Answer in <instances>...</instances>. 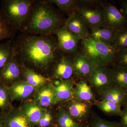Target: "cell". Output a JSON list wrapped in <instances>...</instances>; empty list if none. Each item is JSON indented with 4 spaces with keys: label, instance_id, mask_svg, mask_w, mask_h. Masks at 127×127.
Instances as JSON below:
<instances>
[{
    "label": "cell",
    "instance_id": "obj_7",
    "mask_svg": "<svg viewBox=\"0 0 127 127\" xmlns=\"http://www.w3.org/2000/svg\"><path fill=\"white\" fill-rule=\"evenodd\" d=\"M93 105L92 103L73 98L67 102L65 109L76 122L81 124L88 122Z\"/></svg>",
    "mask_w": 127,
    "mask_h": 127
},
{
    "label": "cell",
    "instance_id": "obj_36",
    "mask_svg": "<svg viewBox=\"0 0 127 127\" xmlns=\"http://www.w3.org/2000/svg\"><path fill=\"white\" fill-rule=\"evenodd\" d=\"M0 127H5L1 112L0 113Z\"/></svg>",
    "mask_w": 127,
    "mask_h": 127
},
{
    "label": "cell",
    "instance_id": "obj_39",
    "mask_svg": "<svg viewBox=\"0 0 127 127\" xmlns=\"http://www.w3.org/2000/svg\"><path fill=\"white\" fill-rule=\"evenodd\" d=\"M57 127V126L56 127H54V126H52V127Z\"/></svg>",
    "mask_w": 127,
    "mask_h": 127
},
{
    "label": "cell",
    "instance_id": "obj_27",
    "mask_svg": "<svg viewBox=\"0 0 127 127\" xmlns=\"http://www.w3.org/2000/svg\"><path fill=\"white\" fill-rule=\"evenodd\" d=\"M16 31L8 24L2 10L0 8V41L14 39Z\"/></svg>",
    "mask_w": 127,
    "mask_h": 127
},
{
    "label": "cell",
    "instance_id": "obj_29",
    "mask_svg": "<svg viewBox=\"0 0 127 127\" xmlns=\"http://www.w3.org/2000/svg\"><path fill=\"white\" fill-rule=\"evenodd\" d=\"M52 4H55L62 11L69 13L76 10L79 6L78 1L76 0H48Z\"/></svg>",
    "mask_w": 127,
    "mask_h": 127
},
{
    "label": "cell",
    "instance_id": "obj_34",
    "mask_svg": "<svg viewBox=\"0 0 127 127\" xmlns=\"http://www.w3.org/2000/svg\"><path fill=\"white\" fill-rule=\"evenodd\" d=\"M120 122L118 123L119 127H127V104L123 107L122 113L120 116Z\"/></svg>",
    "mask_w": 127,
    "mask_h": 127
},
{
    "label": "cell",
    "instance_id": "obj_6",
    "mask_svg": "<svg viewBox=\"0 0 127 127\" xmlns=\"http://www.w3.org/2000/svg\"><path fill=\"white\" fill-rule=\"evenodd\" d=\"M56 37L58 45L60 51L65 54L75 55L77 51L78 43L81 38L72 34L64 25L53 32Z\"/></svg>",
    "mask_w": 127,
    "mask_h": 127
},
{
    "label": "cell",
    "instance_id": "obj_11",
    "mask_svg": "<svg viewBox=\"0 0 127 127\" xmlns=\"http://www.w3.org/2000/svg\"><path fill=\"white\" fill-rule=\"evenodd\" d=\"M64 26L72 34L83 40L89 37V29L83 18L76 10L69 13Z\"/></svg>",
    "mask_w": 127,
    "mask_h": 127
},
{
    "label": "cell",
    "instance_id": "obj_35",
    "mask_svg": "<svg viewBox=\"0 0 127 127\" xmlns=\"http://www.w3.org/2000/svg\"><path fill=\"white\" fill-rule=\"evenodd\" d=\"M122 12L127 22V0L123 1L122 4Z\"/></svg>",
    "mask_w": 127,
    "mask_h": 127
},
{
    "label": "cell",
    "instance_id": "obj_16",
    "mask_svg": "<svg viewBox=\"0 0 127 127\" xmlns=\"http://www.w3.org/2000/svg\"><path fill=\"white\" fill-rule=\"evenodd\" d=\"M73 98L89 102L94 105L97 101L94 94L93 90L86 78H81L74 88Z\"/></svg>",
    "mask_w": 127,
    "mask_h": 127
},
{
    "label": "cell",
    "instance_id": "obj_33",
    "mask_svg": "<svg viewBox=\"0 0 127 127\" xmlns=\"http://www.w3.org/2000/svg\"><path fill=\"white\" fill-rule=\"evenodd\" d=\"M53 117L51 114L48 112H45L39 120L38 125L39 127H47L52 122Z\"/></svg>",
    "mask_w": 127,
    "mask_h": 127
},
{
    "label": "cell",
    "instance_id": "obj_21",
    "mask_svg": "<svg viewBox=\"0 0 127 127\" xmlns=\"http://www.w3.org/2000/svg\"><path fill=\"white\" fill-rule=\"evenodd\" d=\"M90 30L89 37L104 44L112 46L116 31L106 26Z\"/></svg>",
    "mask_w": 127,
    "mask_h": 127
},
{
    "label": "cell",
    "instance_id": "obj_8",
    "mask_svg": "<svg viewBox=\"0 0 127 127\" xmlns=\"http://www.w3.org/2000/svg\"><path fill=\"white\" fill-rule=\"evenodd\" d=\"M76 76L72 58L70 55L62 53L53 66L52 77L58 80L72 81Z\"/></svg>",
    "mask_w": 127,
    "mask_h": 127
},
{
    "label": "cell",
    "instance_id": "obj_3",
    "mask_svg": "<svg viewBox=\"0 0 127 127\" xmlns=\"http://www.w3.org/2000/svg\"><path fill=\"white\" fill-rule=\"evenodd\" d=\"M32 0H2L1 9L7 22L16 31H21L34 5Z\"/></svg>",
    "mask_w": 127,
    "mask_h": 127
},
{
    "label": "cell",
    "instance_id": "obj_30",
    "mask_svg": "<svg viewBox=\"0 0 127 127\" xmlns=\"http://www.w3.org/2000/svg\"><path fill=\"white\" fill-rule=\"evenodd\" d=\"M88 122L90 127H119L118 123L103 119L92 111Z\"/></svg>",
    "mask_w": 127,
    "mask_h": 127
},
{
    "label": "cell",
    "instance_id": "obj_9",
    "mask_svg": "<svg viewBox=\"0 0 127 127\" xmlns=\"http://www.w3.org/2000/svg\"><path fill=\"white\" fill-rule=\"evenodd\" d=\"M22 76V65L15 55L10 61L0 70V82L9 87L19 81Z\"/></svg>",
    "mask_w": 127,
    "mask_h": 127
},
{
    "label": "cell",
    "instance_id": "obj_5",
    "mask_svg": "<svg viewBox=\"0 0 127 127\" xmlns=\"http://www.w3.org/2000/svg\"><path fill=\"white\" fill-rule=\"evenodd\" d=\"M112 72V68L107 66L95 67L86 79L92 90L98 93L113 85Z\"/></svg>",
    "mask_w": 127,
    "mask_h": 127
},
{
    "label": "cell",
    "instance_id": "obj_37",
    "mask_svg": "<svg viewBox=\"0 0 127 127\" xmlns=\"http://www.w3.org/2000/svg\"><path fill=\"white\" fill-rule=\"evenodd\" d=\"M89 122V121H88ZM80 127H90L89 123V122L85 123L83 124H81L80 125Z\"/></svg>",
    "mask_w": 127,
    "mask_h": 127
},
{
    "label": "cell",
    "instance_id": "obj_32",
    "mask_svg": "<svg viewBox=\"0 0 127 127\" xmlns=\"http://www.w3.org/2000/svg\"><path fill=\"white\" fill-rule=\"evenodd\" d=\"M116 65L127 68V48L116 52Z\"/></svg>",
    "mask_w": 127,
    "mask_h": 127
},
{
    "label": "cell",
    "instance_id": "obj_26",
    "mask_svg": "<svg viewBox=\"0 0 127 127\" xmlns=\"http://www.w3.org/2000/svg\"><path fill=\"white\" fill-rule=\"evenodd\" d=\"M112 69V81L114 85L124 88H127V67L116 65Z\"/></svg>",
    "mask_w": 127,
    "mask_h": 127
},
{
    "label": "cell",
    "instance_id": "obj_28",
    "mask_svg": "<svg viewBox=\"0 0 127 127\" xmlns=\"http://www.w3.org/2000/svg\"><path fill=\"white\" fill-rule=\"evenodd\" d=\"M112 46L116 52L127 48V25L116 31Z\"/></svg>",
    "mask_w": 127,
    "mask_h": 127
},
{
    "label": "cell",
    "instance_id": "obj_23",
    "mask_svg": "<svg viewBox=\"0 0 127 127\" xmlns=\"http://www.w3.org/2000/svg\"><path fill=\"white\" fill-rule=\"evenodd\" d=\"M14 40H7L0 44V70L10 61L15 55L13 46Z\"/></svg>",
    "mask_w": 127,
    "mask_h": 127
},
{
    "label": "cell",
    "instance_id": "obj_25",
    "mask_svg": "<svg viewBox=\"0 0 127 127\" xmlns=\"http://www.w3.org/2000/svg\"><path fill=\"white\" fill-rule=\"evenodd\" d=\"M56 118L58 127H80L81 125L76 122L63 107L58 109Z\"/></svg>",
    "mask_w": 127,
    "mask_h": 127
},
{
    "label": "cell",
    "instance_id": "obj_15",
    "mask_svg": "<svg viewBox=\"0 0 127 127\" xmlns=\"http://www.w3.org/2000/svg\"><path fill=\"white\" fill-rule=\"evenodd\" d=\"M5 127H32V124L24 113L14 109L2 112Z\"/></svg>",
    "mask_w": 127,
    "mask_h": 127
},
{
    "label": "cell",
    "instance_id": "obj_12",
    "mask_svg": "<svg viewBox=\"0 0 127 127\" xmlns=\"http://www.w3.org/2000/svg\"><path fill=\"white\" fill-rule=\"evenodd\" d=\"M76 11L90 30L106 26L102 9H89L78 6Z\"/></svg>",
    "mask_w": 127,
    "mask_h": 127
},
{
    "label": "cell",
    "instance_id": "obj_13",
    "mask_svg": "<svg viewBox=\"0 0 127 127\" xmlns=\"http://www.w3.org/2000/svg\"><path fill=\"white\" fill-rule=\"evenodd\" d=\"M36 103L45 108L58 102L53 88V84L49 83L39 89L35 97Z\"/></svg>",
    "mask_w": 127,
    "mask_h": 127
},
{
    "label": "cell",
    "instance_id": "obj_20",
    "mask_svg": "<svg viewBox=\"0 0 127 127\" xmlns=\"http://www.w3.org/2000/svg\"><path fill=\"white\" fill-rule=\"evenodd\" d=\"M22 76L25 78V81L34 88L43 86L51 81L50 77L45 76L23 65Z\"/></svg>",
    "mask_w": 127,
    "mask_h": 127
},
{
    "label": "cell",
    "instance_id": "obj_2",
    "mask_svg": "<svg viewBox=\"0 0 127 127\" xmlns=\"http://www.w3.org/2000/svg\"><path fill=\"white\" fill-rule=\"evenodd\" d=\"M62 25L59 13L48 0H35L31 12L21 33L43 35L52 34Z\"/></svg>",
    "mask_w": 127,
    "mask_h": 127
},
{
    "label": "cell",
    "instance_id": "obj_22",
    "mask_svg": "<svg viewBox=\"0 0 127 127\" xmlns=\"http://www.w3.org/2000/svg\"><path fill=\"white\" fill-rule=\"evenodd\" d=\"M22 112L32 125H38L45 110L35 102H29L23 105Z\"/></svg>",
    "mask_w": 127,
    "mask_h": 127
},
{
    "label": "cell",
    "instance_id": "obj_17",
    "mask_svg": "<svg viewBox=\"0 0 127 127\" xmlns=\"http://www.w3.org/2000/svg\"><path fill=\"white\" fill-rule=\"evenodd\" d=\"M59 83L53 85L54 92L58 102H67L73 98L74 88L71 80H59Z\"/></svg>",
    "mask_w": 127,
    "mask_h": 127
},
{
    "label": "cell",
    "instance_id": "obj_18",
    "mask_svg": "<svg viewBox=\"0 0 127 127\" xmlns=\"http://www.w3.org/2000/svg\"><path fill=\"white\" fill-rule=\"evenodd\" d=\"M74 71L77 76L84 78L88 76L94 67L83 55H76L72 58Z\"/></svg>",
    "mask_w": 127,
    "mask_h": 127
},
{
    "label": "cell",
    "instance_id": "obj_14",
    "mask_svg": "<svg viewBox=\"0 0 127 127\" xmlns=\"http://www.w3.org/2000/svg\"><path fill=\"white\" fill-rule=\"evenodd\" d=\"M97 94L101 101L112 102L122 107L127 104L125 89L122 87L113 84Z\"/></svg>",
    "mask_w": 127,
    "mask_h": 127
},
{
    "label": "cell",
    "instance_id": "obj_4",
    "mask_svg": "<svg viewBox=\"0 0 127 127\" xmlns=\"http://www.w3.org/2000/svg\"><path fill=\"white\" fill-rule=\"evenodd\" d=\"M83 54L94 67L107 66L114 62L116 51L108 45L88 37L82 40Z\"/></svg>",
    "mask_w": 127,
    "mask_h": 127
},
{
    "label": "cell",
    "instance_id": "obj_38",
    "mask_svg": "<svg viewBox=\"0 0 127 127\" xmlns=\"http://www.w3.org/2000/svg\"><path fill=\"white\" fill-rule=\"evenodd\" d=\"M124 89H125V93H126V98H127V88Z\"/></svg>",
    "mask_w": 127,
    "mask_h": 127
},
{
    "label": "cell",
    "instance_id": "obj_10",
    "mask_svg": "<svg viewBox=\"0 0 127 127\" xmlns=\"http://www.w3.org/2000/svg\"><path fill=\"white\" fill-rule=\"evenodd\" d=\"M102 9L106 26L117 31L127 25L122 12L114 5L109 3L103 4Z\"/></svg>",
    "mask_w": 127,
    "mask_h": 127
},
{
    "label": "cell",
    "instance_id": "obj_19",
    "mask_svg": "<svg viewBox=\"0 0 127 127\" xmlns=\"http://www.w3.org/2000/svg\"><path fill=\"white\" fill-rule=\"evenodd\" d=\"M11 100H20L29 96L33 92L34 87L25 81H20L8 87Z\"/></svg>",
    "mask_w": 127,
    "mask_h": 127
},
{
    "label": "cell",
    "instance_id": "obj_1",
    "mask_svg": "<svg viewBox=\"0 0 127 127\" xmlns=\"http://www.w3.org/2000/svg\"><path fill=\"white\" fill-rule=\"evenodd\" d=\"M18 62L39 73L53 66L62 52L56 37L53 34L34 35L21 33L13 42Z\"/></svg>",
    "mask_w": 127,
    "mask_h": 127
},
{
    "label": "cell",
    "instance_id": "obj_31",
    "mask_svg": "<svg viewBox=\"0 0 127 127\" xmlns=\"http://www.w3.org/2000/svg\"><path fill=\"white\" fill-rule=\"evenodd\" d=\"M10 96L8 86L0 82V109L4 111L8 107Z\"/></svg>",
    "mask_w": 127,
    "mask_h": 127
},
{
    "label": "cell",
    "instance_id": "obj_24",
    "mask_svg": "<svg viewBox=\"0 0 127 127\" xmlns=\"http://www.w3.org/2000/svg\"><path fill=\"white\" fill-rule=\"evenodd\" d=\"M94 105L108 116L120 117L122 114V107L119 104L112 102L108 101H97Z\"/></svg>",
    "mask_w": 127,
    "mask_h": 127
}]
</instances>
